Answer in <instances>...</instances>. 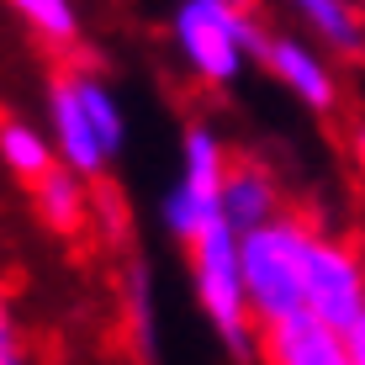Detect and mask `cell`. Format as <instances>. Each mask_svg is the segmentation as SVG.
Returning <instances> with one entry per match:
<instances>
[{"label": "cell", "mask_w": 365, "mask_h": 365, "mask_svg": "<svg viewBox=\"0 0 365 365\" xmlns=\"http://www.w3.org/2000/svg\"><path fill=\"white\" fill-rule=\"evenodd\" d=\"M0 165L16 175V180L37 185L48 170H58V148L43 128H32L21 117H0Z\"/></svg>", "instance_id": "11"}, {"label": "cell", "mask_w": 365, "mask_h": 365, "mask_svg": "<svg viewBox=\"0 0 365 365\" xmlns=\"http://www.w3.org/2000/svg\"><path fill=\"white\" fill-rule=\"evenodd\" d=\"M91 180H80L74 170H48L43 180L32 185V207H37V217H43V228L48 233H58V238H74L85 228V217H91V191H85Z\"/></svg>", "instance_id": "10"}, {"label": "cell", "mask_w": 365, "mask_h": 365, "mask_svg": "<svg viewBox=\"0 0 365 365\" xmlns=\"http://www.w3.org/2000/svg\"><path fill=\"white\" fill-rule=\"evenodd\" d=\"M329 53H365V11L360 0H281Z\"/></svg>", "instance_id": "9"}, {"label": "cell", "mask_w": 365, "mask_h": 365, "mask_svg": "<svg viewBox=\"0 0 365 365\" xmlns=\"http://www.w3.org/2000/svg\"><path fill=\"white\" fill-rule=\"evenodd\" d=\"M286 212L281 201V185H275V175L265 159H249V154H233L228 165V185H222V217L238 228V238L265 228Z\"/></svg>", "instance_id": "8"}, {"label": "cell", "mask_w": 365, "mask_h": 365, "mask_svg": "<svg viewBox=\"0 0 365 365\" xmlns=\"http://www.w3.org/2000/svg\"><path fill=\"white\" fill-rule=\"evenodd\" d=\"M259 64L286 96H297L307 111H334L339 106V74L329 64V53L302 37H286V32H270L265 48H259Z\"/></svg>", "instance_id": "6"}, {"label": "cell", "mask_w": 365, "mask_h": 365, "mask_svg": "<svg viewBox=\"0 0 365 365\" xmlns=\"http://www.w3.org/2000/svg\"><path fill=\"white\" fill-rule=\"evenodd\" d=\"M265 37L249 0H175L170 11V43L207 91H233L244 69L259 64Z\"/></svg>", "instance_id": "1"}, {"label": "cell", "mask_w": 365, "mask_h": 365, "mask_svg": "<svg viewBox=\"0 0 365 365\" xmlns=\"http://www.w3.org/2000/svg\"><path fill=\"white\" fill-rule=\"evenodd\" d=\"M128 323H133V339H138V355H143L148 365H154V286H148V270L128 265Z\"/></svg>", "instance_id": "14"}, {"label": "cell", "mask_w": 365, "mask_h": 365, "mask_svg": "<svg viewBox=\"0 0 365 365\" xmlns=\"http://www.w3.org/2000/svg\"><path fill=\"white\" fill-rule=\"evenodd\" d=\"M349 159H355V170L365 175V122H360L355 133H349Z\"/></svg>", "instance_id": "17"}, {"label": "cell", "mask_w": 365, "mask_h": 365, "mask_svg": "<svg viewBox=\"0 0 365 365\" xmlns=\"http://www.w3.org/2000/svg\"><path fill=\"white\" fill-rule=\"evenodd\" d=\"M69 80H74V91H80L85 111H91V122H96L101 143H106V154L117 159L122 148H128V111H122L117 91H111L101 74H91V69H69Z\"/></svg>", "instance_id": "12"}, {"label": "cell", "mask_w": 365, "mask_h": 365, "mask_svg": "<svg viewBox=\"0 0 365 365\" xmlns=\"http://www.w3.org/2000/svg\"><path fill=\"white\" fill-rule=\"evenodd\" d=\"M344 349H349V365H365V318L344 334Z\"/></svg>", "instance_id": "16"}, {"label": "cell", "mask_w": 365, "mask_h": 365, "mask_svg": "<svg viewBox=\"0 0 365 365\" xmlns=\"http://www.w3.org/2000/svg\"><path fill=\"white\" fill-rule=\"evenodd\" d=\"M312 222L302 212H281L275 222L238 238V265H244V297L255 312V329L286 323L307 312V249Z\"/></svg>", "instance_id": "2"}, {"label": "cell", "mask_w": 365, "mask_h": 365, "mask_svg": "<svg viewBox=\"0 0 365 365\" xmlns=\"http://www.w3.org/2000/svg\"><path fill=\"white\" fill-rule=\"evenodd\" d=\"M191 259V286H196V302H201V318L212 323V334L233 349L238 360H255V312H249V297H244V265H238V228L228 217H217L207 233L185 249Z\"/></svg>", "instance_id": "3"}, {"label": "cell", "mask_w": 365, "mask_h": 365, "mask_svg": "<svg viewBox=\"0 0 365 365\" xmlns=\"http://www.w3.org/2000/svg\"><path fill=\"white\" fill-rule=\"evenodd\" d=\"M255 360L259 365H349V349H344V334H334L312 312H297L286 323L259 329Z\"/></svg>", "instance_id": "7"}, {"label": "cell", "mask_w": 365, "mask_h": 365, "mask_svg": "<svg viewBox=\"0 0 365 365\" xmlns=\"http://www.w3.org/2000/svg\"><path fill=\"white\" fill-rule=\"evenodd\" d=\"M48 138L58 148V165L74 170L80 180H101L106 175L111 154L101 143V133H96V122H91V111H85V101H80L69 74L48 80Z\"/></svg>", "instance_id": "5"}, {"label": "cell", "mask_w": 365, "mask_h": 365, "mask_svg": "<svg viewBox=\"0 0 365 365\" xmlns=\"http://www.w3.org/2000/svg\"><path fill=\"white\" fill-rule=\"evenodd\" d=\"M27 27L53 48H74L80 43V6L74 0H6Z\"/></svg>", "instance_id": "13"}, {"label": "cell", "mask_w": 365, "mask_h": 365, "mask_svg": "<svg viewBox=\"0 0 365 365\" xmlns=\"http://www.w3.org/2000/svg\"><path fill=\"white\" fill-rule=\"evenodd\" d=\"M0 365H27L21 339H16V323H11V307H6V292H0Z\"/></svg>", "instance_id": "15"}, {"label": "cell", "mask_w": 365, "mask_h": 365, "mask_svg": "<svg viewBox=\"0 0 365 365\" xmlns=\"http://www.w3.org/2000/svg\"><path fill=\"white\" fill-rule=\"evenodd\" d=\"M360 11H365V0H360Z\"/></svg>", "instance_id": "18"}, {"label": "cell", "mask_w": 365, "mask_h": 365, "mask_svg": "<svg viewBox=\"0 0 365 365\" xmlns=\"http://www.w3.org/2000/svg\"><path fill=\"white\" fill-rule=\"evenodd\" d=\"M307 312L329 323L334 334H349L365 318V259L349 238L312 233L307 249Z\"/></svg>", "instance_id": "4"}]
</instances>
